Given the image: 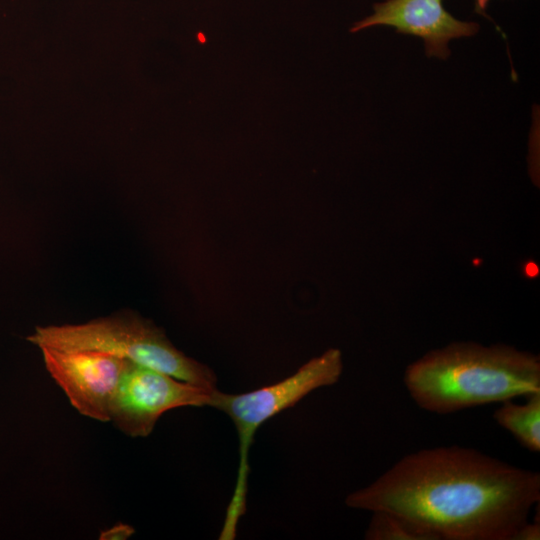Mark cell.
<instances>
[{
	"mask_svg": "<svg viewBox=\"0 0 540 540\" xmlns=\"http://www.w3.org/2000/svg\"><path fill=\"white\" fill-rule=\"evenodd\" d=\"M539 501L538 472L455 445L402 457L345 504L394 514L430 540H513Z\"/></svg>",
	"mask_w": 540,
	"mask_h": 540,
	"instance_id": "obj_1",
	"label": "cell"
},
{
	"mask_svg": "<svg viewBox=\"0 0 540 540\" xmlns=\"http://www.w3.org/2000/svg\"><path fill=\"white\" fill-rule=\"evenodd\" d=\"M403 380L420 408L449 414L540 393V359L507 345L459 342L412 362Z\"/></svg>",
	"mask_w": 540,
	"mask_h": 540,
	"instance_id": "obj_2",
	"label": "cell"
},
{
	"mask_svg": "<svg viewBox=\"0 0 540 540\" xmlns=\"http://www.w3.org/2000/svg\"><path fill=\"white\" fill-rule=\"evenodd\" d=\"M27 340L39 348L110 353L207 390L216 389L212 369L186 356L161 328L130 311L82 324L37 326Z\"/></svg>",
	"mask_w": 540,
	"mask_h": 540,
	"instance_id": "obj_3",
	"label": "cell"
},
{
	"mask_svg": "<svg viewBox=\"0 0 540 540\" xmlns=\"http://www.w3.org/2000/svg\"><path fill=\"white\" fill-rule=\"evenodd\" d=\"M342 371L341 351L331 348L275 384L241 394H228L217 388L211 392L209 406L229 416L235 425L239 441L236 484L226 509L219 539H234L238 522L245 514L250 471L248 455L258 428L273 416L294 406L313 390L337 383Z\"/></svg>",
	"mask_w": 540,
	"mask_h": 540,
	"instance_id": "obj_4",
	"label": "cell"
},
{
	"mask_svg": "<svg viewBox=\"0 0 540 540\" xmlns=\"http://www.w3.org/2000/svg\"><path fill=\"white\" fill-rule=\"evenodd\" d=\"M212 391L128 360L111 403L110 422L125 435L147 437L165 412L209 406Z\"/></svg>",
	"mask_w": 540,
	"mask_h": 540,
	"instance_id": "obj_5",
	"label": "cell"
},
{
	"mask_svg": "<svg viewBox=\"0 0 540 540\" xmlns=\"http://www.w3.org/2000/svg\"><path fill=\"white\" fill-rule=\"evenodd\" d=\"M45 367L82 415L110 422V408L128 360L94 350L40 347Z\"/></svg>",
	"mask_w": 540,
	"mask_h": 540,
	"instance_id": "obj_6",
	"label": "cell"
},
{
	"mask_svg": "<svg viewBox=\"0 0 540 540\" xmlns=\"http://www.w3.org/2000/svg\"><path fill=\"white\" fill-rule=\"evenodd\" d=\"M391 26L397 32L421 38L429 57L446 59L452 39L471 37L479 31L475 22L461 21L443 7L442 0H385L373 5V13L354 23L351 32L373 26Z\"/></svg>",
	"mask_w": 540,
	"mask_h": 540,
	"instance_id": "obj_7",
	"label": "cell"
},
{
	"mask_svg": "<svg viewBox=\"0 0 540 540\" xmlns=\"http://www.w3.org/2000/svg\"><path fill=\"white\" fill-rule=\"evenodd\" d=\"M525 398L521 404L513 399L501 402L493 418L524 448L536 453L540 451V393Z\"/></svg>",
	"mask_w": 540,
	"mask_h": 540,
	"instance_id": "obj_8",
	"label": "cell"
},
{
	"mask_svg": "<svg viewBox=\"0 0 540 540\" xmlns=\"http://www.w3.org/2000/svg\"><path fill=\"white\" fill-rule=\"evenodd\" d=\"M365 532L368 540H430L402 518L385 512L374 511Z\"/></svg>",
	"mask_w": 540,
	"mask_h": 540,
	"instance_id": "obj_9",
	"label": "cell"
},
{
	"mask_svg": "<svg viewBox=\"0 0 540 540\" xmlns=\"http://www.w3.org/2000/svg\"><path fill=\"white\" fill-rule=\"evenodd\" d=\"M135 533V529L124 523H118L100 533L101 540H126Z\"/></svg>",
	"mask_w": 540,
	"mask_h": 540,
	"instance_id": "obj_10",
	"label": "cell"
},
{
	"mask_svg": "<svg viewBox=\"0 0 540 540\" xmlns=\"http://www.w3.org/2000/svg\"><path fill=\"white\" fill-rule=\"evenodd\" d=\"M540 524L539 521L525 522L515 533L513 540H539Z\"/></svg>",
	"mask_w": 540,
	"mask_h": 540,
	"instance_id": "obj_11",
	"label": "cell"
},
{
	"mask_svg": "<svg viewBox=\"0 0 540 540\" xmlns=\"http://www.w3.org/2000/svg\"><path fill=\"white\" fill-rule=\"evenodd\" d=\"M489 0H476V8L478 11H482L485 9L487 3Z\"/></svg>",
	"mask_w": 540,
	"mask_h": 540,
	"instance_id": "obj_12",
	"label": "cell"
}]
</instances>
